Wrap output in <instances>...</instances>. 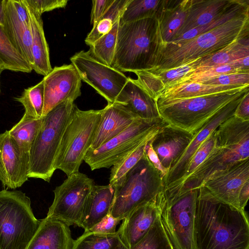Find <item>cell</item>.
<instances>
[{
	"label": "cell",
	"mask_w": 249,
	"mask_h": 249,
	"mask_svg": "<svg viewBox=\"0 0 249 249\" xmlns=\"http://www.w3.org/2000/svg\"><path fill=\"white\" fill-rule=\"evenodd\" d=\"M246 93L225 106L194 134L193 138L185 152L163 178L164 192L175 187L181 180L191 158L198 147L221 124L233 115L238 105Z\"/></svg>",
	"instance_id": "14"
},
{
	"label": "cell",
	"mask_w": 249,
	"mask_h": 249,
	"mask_svg": "<svg viewBox=\"0 0 249 249\" xmlns=\"http://www.w3.org/2000/svg\"><path fill=\"white\" fill-rule=\"evenodd\" d=\"M249 197V181H247L241 188L239 196L238 203L241 209L245 210Z\"/></svg>",
	"instance_id": "50"
},
{
	"label": "cell",
	"mask_w": 249,
	"mask_h": 249,
	"mask_svg": "<svg viewBox=\"0 0 249 249\" xmlns=\"http://www.w3.org/2000/svg\"><path fill=\"white\" fill-rule=\"evenodd\" d=\"M248 181L249 159L213 173L201 187L216 199L241 209L238 203L239 194L242 186Z\"/></svg>",
	"instance_id": "16"
},
{
	"label": "cell",
	"mask_w": 249,
	"mask_h": 249,
	"mask_svg": "<svg viewBox=\"0 0 249 249\" xmlns=\"http://www.w3.org/2000/svg\"><path fill=\"white\" fill-rule=\"evenodd\" d=\"M6 0H0V24L4 29L6 27Z\"/></svg>",
	"instance_id": "51"
},
{
	"label": "cell",
	"mask_w": 249,
	"mask_h": 249,
	"mask_svg": "<svg viewBox=\"0 0 249 249\" xmlns=\"http://www.w3.org/2000/svg\"><path fill=\"white\" fill-rule=\"evenodd\" d=\"M241 87L242 86L207 85L187 82L166 88L158 97L165 99L186 98L218 93Z\"/></svg>",
	"instance_id": "30"
},
{
	"label": "cell",
	"mask_w": 249,
	"mask_h": 249,
	"mask_svg": "<svg viewBox=\"0 0 249 249\" xmlns=\"http://www.w3.org/2000/svg\"><path fill=\"white\" fill-rule=\"evenodd\" d=\"M89 150H95L126 129L139 118L122 104H107L104 108Z\"/></svg>",
	"instance_id": "21"
},
{
	"label": "cell",
	"mask_w": 249,
	"mask_h": 249,
	"mask_svg": "<svg viewBox=\"0 0 249 249\" xmlns=\"http://www.w3.org/2000/svg\"><path fill=\"white\" fill-rule=\"evenodd\" d=\"M235 72H246L240 71L230 64L197 68L194 71L181 78L173 85L187 82L200 83L204 80L217 75Z\"/></svg>",
	"instance_id": "41"
},
{
	"label": "cell",
	"mask_w": 249,
	"mask_h": 249,
	"mask_svg": "<svg viewBox=\"0 0 249 249\" xmlns=\"http://www.w3.org/2000/svg\"><path fill=\"white\" fill-rule=\"evenodd\" d=\"M200 58L173 68L164 70L151 69L148 70L160 79L165 89L194 71L197 68Z\"/></svg>",
	"instance_id": "42"
},
{
	"label": "cell",
	"mask_w": 249,
	"mask_h": 249,
	"mask_svg": "<svg viewBox=\"0 0 249 249\" xmlns=\"http://www.w3.org/2000/svg\"><path fill=\"white\" fill-rule=\"evenodd\" d=\"M0 58L4 70L29 73L33 69L13 45L5 29L0 24Z\"/></svg>",
	"instance_id": "31"
},
{
	"label": "cell",
	"mask_w": 249,
	"mask_h": 249,
	"mask_svg": "<svg viewBox=\"0 0 249 249\" xmlns=\"http://www.w3.org/2000/svg\"><path fill=\"white\" fill-rule=\"evenodd\" d=\"M121 221L120 219L113 217L108 213L89 231L102 234H114L116 233L117 226Z\"/></svg>",
	"instance_id": "46"
},
{
	"label": "cell",
	"mask_w": 249,
	"mask_h": 249,
	"mask_svg": "<svg viewBox=\"0 0 249 249\" xmlns=\"http://www.w3.org/2000/svg\"><path fill=\"white\" fill-rule=\"evenodd\" d=\"M244 121H249V91L242 97L233 114Z\"/></svg>",
	"instance_id": "49"
},
{
	"label": "cell",
	"mask_w": 249,
	"mask_h": 249,
	"mask_svg": "<svg viewBox=\"0 0 249 249\" xmlns=\"http://www.w3.org/2000/svg\"><path fill=\"white\" fill-rule=\"evenodd\" d=\"M3 70H4L3 64L2 63V61L1 60V59L0 58V74H1V73L2 72V71Z\"/></svg>",
	"instance_id": "52"
},
{
	"label": "cell",
	"mask_w": 249,
	"mask_h": 249,
	"mask_svg": "<svg viewBox=\"0 0 249 249\" xmlns=\"http://www.w3.org/2000/svg\"><path fill=\"white\" fill-rule=\"evenodd\" d=\"M162 0H130L120 19L124 23L148 17H156Z\"/></svg>",
	"instance_id": "38"
},
{
	"label": "cell",
	"mask_w": 249,
	"mask_h": 249,
	"mask_svg": "<svg viewBox=\"0 0 249 249\" xmlns=\"http://www.w3.org/2000/svg\"><path fill=\"white\" fill-rule=\"evenodd\" d=\"M74 100L67 99L42 118V123L29 153L28 178L50 182L64 131L71 121Z\"/></svg>",
	"instance_id": "6"
},
{
	"label": "cell",
	"mask_w": 249,
	"mask_h": 249,
	"mask_svg": "<svg viewBox=\"0 0 249 249\" xmlns=\"http://www.w3.org/2000/svg\"><path fill=\"white\" fill-rule=\"evenodd\" d=\"M247 35H249V14L191 39L160 45L151 69L164 70L181 66L215 53Z\"/></svg>",
	"instance_id": "3"
},
{
	"label": "cell",
	"mask_w": 249,
	"mask_h": 249,
	"mask_svg": "<svg viewBox=\"0 0 249 249\" xmlns=\"http://www.w3.org/2000/svg\"><path fill=\"white\" fill-rule=\"evenodd\" d=\"M190 0H162L156 18L160 44L172 41L186 17Z\"/></svg>",
	"instance_id": "25"
},
{
	"label": "cell",
	"mask_w": 249,
	"mask_h": 249,
	"mask_svg": "<svg viewBox=\"0 0 249 249\" xmlns=\"http://www.w3.org/2000/svg\"><path fill=\"white\" fill-rule=\"evenodd\" d=\"M132 249H178L166 230L160 213L146 235Z\"/></svg>",
	"instance_id": "35"
},
{
	"label": "cell",
	"mask_w": 249,
	"mask_h": 249,
	"mask_svg": "<svg viewBox=\"0 0 249 249\" xmlns=\"http://www.w3.org/2000/svg\"><path fill=\"white\" fill-rule=\"evenodd\" d=\"M199 83L220 85L243 86L249 85V72H235L217 75Z\"/></svg>",
	"instance_id": "44"
},
{
	"label": "cell",
	"mask_w": 249,
	"mask_h": 249,
	"mask_svg": "<svg viewBox=\"0 0 249 249\" xmlns=\"http://www.w3.org/2000/svg\"><path fill=\"white\" fill-rule=\"evenodd\" d=\"M194 134L167 124L151 139L153 150L168 172L185 152Z\"/></svg>",
	"instance_id": "19"
},
{
	"label": "cell",
	"mask_w": 249,
	"mask_h": 249,
	"mask_svg": "<svg viewBox=\"0 0 249 249\" xmlns=\"http://www.w3.org/2000/svg\"><path fill=\"white\" fill-rule=\"evenodd\" d=\"M29 165L21 156L9 131L0 133V181L15 189L28 180Z\"/></svg>",
	"instance_id": "20"
},
{
	"label": "cell",
	"mask_w": 249,
	"mask_h": 249,
	"mask_svg": "<svg viewBox=\"0 0 249 249\" xmlns=\"http://www.w3.org/2000/svg\"><path fill=\"white\" fill-rule=\"evenodd\" d=\"M165 202L163 189L153 199L123 220L117 232L129 249H132L146 235Z\"/></svg>",
	"instance_id": "17"
},
{
	"label": "cell",
	"mask_w": 249,
	"mask_h": 249,
	"mask_svg": "<svg viewBox=\"0 0 249 249\" xmlns=\"http://www.w3.org/2000/svg\"><path fill=\"white\" fill-rule=\"evenodd\" d=\"M249 91V85L224 91L186 98L158 97L160 118L167 124L194 134L228 103Z\"/></svg>",
	"instance_id": "5"
},
{
	"label": "cell",
	"mask_w": 249,
	"mask_h": 249,
	"mask_svg": "<svg viewBox=\"0 0 249 249\" xmlns=\"http://www.w3.org/2000/svg\"><path fill=\"white\" fill-rule=\"evenodd\" d=\"M130 0H114L108 9L101 18L85 39V43L90 46L101 36L108 33L115 23L120 20Z\"/></svg>",
	"instance_id": "34"
},
{
	"label": "cell",
	"mask_w": 249,
	"mask_h": 249,
	"mask_svg": "<svg viewBox=\"0 0 249 249\" xmlns=\"http://www.w3.org/2000/svg\"><path fill=\"white\" fill-rule=\"evenodd\" d=\"M150 140H149L146 144L144 153L149 161L160 172L163 180V178L168 173V171L161 165L156 153L152 147Z\"/></svg>",
	"instance_id": "48"
},
{
	"label": "cell",
	"mask_w": 249,
	"mask_h": 249,
	"mask_svg": "<svg viewBox=\"0 0 249 249\" xmlns=\"http://www.w3.org/2000/svg\"><path fill=\"white\" fill-rule=\"evenodd\" d=\"M41 123L42 118L35 119L24 113L19 121L8 130L21 156L28 165L30 151Z\"/></svg>",
	"instance_id": "28"
},
{
	"label": "cell",
	"mask_w": 249,
	"mask_h": 249,
	"mask_svg": "<svg viewBox=\"0 0 249 249\" xmlns=\"http://www.w3.org/2000/svg\"><path fill=\"white\" fill-rule=\"evenodd\" d=\"M196 249H249V222L236 208L198 189L194 225Z\"/></svg>",
	"instance_id": "1"
},
{
	"label": "cell",
	"mask_w": 249,
	"mask_h": 249,
	"mask_svg": "<svg viewBox=\"0 0 249 249\" xmlns=\"http://www.w3.org/2000/svg\"><path fill=\"white\" fill-rule=\"evenodd\" d=\"M114 187L110 184L94 185L85 205L80 227L89 231L109 212L113 199Z\"/></svg>",
	"instance_id": "26"
},
{
	"label": "cell",
	"mask_w": 249,
	"mask_h": 249,
	"mask_svg": "<svg viewBox=\"0 0 249 249\" xmlns=\"http://www.w3.org/2000/svg\"><path fill=\"white\" fill-rule=\"evenodd\" d=\"M103 109L82 110L74 105L71 121L67 125L54 162L69 176L79 172V167L89 150Z\"/></svg>",
	"instance_id": "9"
},
{
	"label": "cell",
	"mask_w": 249,
	"mask_h": 249,
	"mask_svg": "<svg viewBox=\"0 0 249 249\" xmlns=\"http://www.w3.org/2000/svg\"><path fill=\"white\" fill-rule=\"evenodd\" d=\"M115 102L123 104L140 119L161 118L156 100L151 97L135 79L128 78Z\"/></svg>",
	"instance_id": "24"
},
{
	"label": "cell",
	"mask_w": 249,
	"mask_h": 249,
	"mask_svg": "<svg viewBox=\"0 0 249 249\" xmlns=\"http://www.w3.org/2000/svg\"><path fill=\"white\" fill-rule=\"evenodd\" d=\"M246 14H249V0H236L228 11L216 19L206 25L190 30L171 42H178L191 39Z\"/></svg>",
	"instance_id": "33"
},
{
	"label": "cell",
	"mask_w": 249,
	"mask_h": 249,
	"mask_svg": "<svg viewBox=\"0 0 249 249\" xmlns=\"http://www.w3.org/2000/svg\"><path fill=\"white\" fill-rule=\"evenodd\" d=\"M32 32V53L34 60L33 70L37 73L44 75L48 74L52 70L49 49L45 36L41 15L32 9L26 3Z\"/></svg>",
	"instance_id": "27"
},
{
	"label": "cell",
	"mask_w": 249,
	"mask_h": 249,
	"mask_svg": "<svg viewBox=\"0 0 249 249\" xmlns=\"http://www.w3.org/2000/svg\"><path fill=\"white\" fill-rule=\"evenodd\" d=\"M119 22L120 20L108 33L89 46L88 51L94 58L109 66L112 65L115 53Z\"/></svg>",
	"instance_id": "36"
},
{
	"label": "cell",
	"mask_w": 249,
	"mask_h": 249,
	"mask_svg": "<svg viewBox=\"0 0 249 249\" xmlns=\"http://www.w3.org/2000/svg\"><path fill=\"white\" fill-rule=\"evenodd\" d=\"M148 141L141 144L135 150L112 166L110 171L109 184L113 187L120 185L126 174L137 164L144 155L145 147Z\"/></svg>",
	"instance_id": "40"
},
{
	"label": "cell",
	"mask_w": 249,
	"mask_h": 249,
	"mask_svg": "<svg viewBox=\"0 0 249 249\" xmlns=\"http://www.w3.org/2000/svg\"><path fill=\"white\" fill-rule=\"evenodd\" d=\"M160 44L156 17L119 22L111 66L122 72L150 69Z\"/></svg>",
	"instance_id": "4"
},
{
	"label": "cell",
	"mask_w": 249,
	"mask_h": 249,
	"mask_svg": "<svg viewBox=\"0 0 249 249\" xmlns=\"http://www.w3.org/2000/svg\"><path fill=\"white\" fill-rule=\"evenodd\" d=\"M215 132L216 143L213 151L168 201L198 189L213 173L249 159V121L233 115L221 124Z\"/></svg>",
	"instance_id": "2"
},
{
	"label": "cell",
	"mask_w": 249,
	"mask_h": 249,
	"mask_svg": "<svg viewBox=\"0 0 249 249\" xmlns=\"http://www.w3.org/2000/svg\"><path fill=\"white\" fill-rule=\"evenodd\" d=\"M247 56H249V35L238 38L215 53L201 57L197 68L229 64Z\"/></svg>",
	"instance_id": "29"
},
{
	"label": "cell",
	"mask_w": 249,
	"mask_h": 249,
	"mask_svg": "<svg viewBox=\"0 0 249 249\" xmlns=\"http://www.w3.org/2000/svg\"><path fill=\"white\" fill-rule=\"evenodd\" d=\"M5 11V29L17 50L33 68L31 28L23 0H6Z\"/></svg>",
	"instance_id": "18"
},
{
	"label": "cell",
	"mask_w": 249,
	"mask_h": 249,
	"mask_svg": "<svg viewBox=\"0 0 249 249\" xmlns=\"http://www.w3.org/2000/svg\"><path fill=\"white\" fill-rule=\"evenodd\" d=\"M40 221L35 216L30 198L24 193L0 191V249H26Z\"/></svg>",
	"instance_id": "8"
},
{
	"label": "cell",
	"mask_w": 249,
	"mask_h": 249,
	"mask_svg": "<svg viewBox=\"0 0 249 249\" xmlns=\"http://www.w3.org/2000/svg\"><path fill=\"white\" fill-rule=\"evenodd\" d=\"M74 241L69 226L46 217L26 249H73Z\"/></svg>",
	"instance_id": "22"
},
{
	"label": "cell",
	"mask_w": 249,
	"mask_h": 249,
	"mask_svg": "<svg viewBox=\"0 0 249 249\" xmlns=\"http://www.w3.org/2000/svg\"><path fill=\"white\" fill-rule=\"evenodd\" d=\"M163 189L162 178L160 172L144 153L120 185L114 187V196L109 213L123 220L153 199Z\"/></svg>",
	"instance_id": "7"
},
{
	"label": "cell",
	"mask_w": 249,
	"mask_h": 249,
	"mask_svg": "<svg viewBox=\"0 0 249 249\" xmlns=\"http://www.w3.org/2000/svg\"><path fill=\"white\" fill-rule=\"evenodd\" d=\"M94 185L92 179L80 172L68 176L53 191L54 199L46 217L61 221L69 227H80L82 213Z\"/></svg>",
	"instance_id": "11"
},
{
	"label": "cell",
	"mask_w": 249,
	"mask_h": 249,
	"mask_svg": "<svg viewBox=\"0 0 249 249\" xmlns=\"http://www.w3.org/2000/svg\"><path fill=\"white\" fill-rule=\"evenodd\" d=\"M215 131L207 137L193 155L181 180L175 187L164 192L166 200L169 199L174 196L183 181L195 171L213 151L216 143Z\"/></svg>",
	"instance_id": "39"
},
{
	"label": "cell",
	"mask_w": 249,
	"mask_h": 249,
	"mask_svg": "<svg viewBox=\"0 0 249 249\" xmlns=\"http://www.w3.org/2000/svg\"><path fill=\"white\" fill-rule=\"evenodd\" d=\"M167 124L161 118L136 119L123 132L95 150H89L84 160L92 171L109 168L151 140Z\"/></svg>",
	"instance_id": "10"
},
{
	"label": "cell",
	"mask_w": 249,
	"mask_h": 249,
	"mask_svg": "<svg viewBox=\"0 0 249 249\" xmlns=\"http://www.w3.org/2000/svg\"><path fill=\"white\" fill-rule=\"evenodd\" d=\"M81 81L91 86L108 104L115 102L128 77L115 68L94 58L81 51L70 58Z\"/></svg>",
	"instance_id": "13"
},
{
	"label": "cell",
	"mask_w": 249,
	"mask_h": 249,
	"mask_svg": "<svg viewBox=\"0 0 249 249\" xmlns=\"http://www.w3.org/2000/svg\"></svg>",
	"instance_id": "53"
},
{
	"label": "cell",
	"mask_w": 249,
	"mask_h": 249,
	"mask_svg": "<svg viewBox=\"0 0 249 249\" xmlns=\"http://www.w3.org/2000/svg\"><path fill=\"white\" fill-rule=\"evenodd\" d=\"M114 0H94L92 1L90 23L94 26L112 4Z\"/></svg>",
	"instance_id": "47"
},
{
	"label": "cell",
	"mask_w": 249,
	"mask_h": 249,
	"mask_svg": "<svg viewBox=\"0 0 249 249\" xmlns=\"http://www.w3.org/2000/svg\"><path fill=\"white\" fill-rule=\"evenodd\" d=\"M236 1V0H190L184 22L175 38L190 30L203 26L216 19L228 11Z\"/></svg>",
	"instance_id": "23"
},
{
	"label": "cell",
	"mask_w": 249,
	"mask_h": 249,
	"mask_svg": "<svg viewBox=\"0 0 249 249\" xmlns=\"http://www.w3.org/2000/svg\"><path fill=\"white\" fill-rule=\"evenodd\" d=\"M137 76V82L152 98L157 100L165 89L160 79L149 70L134 72Z\"/></svg>",
	"instance_id": "43"
},
{
	"label": "cell",
	"mask_w": 249,
	"mask_h": 249,
	"mask_svg": "<svg viewBox=\"0 0 249 249\" xmlns=\"http://www.w3.org/2000/svg\"><path fill=\"white\" fill-rule=\"evenodd\" d=\"M44 107L42 117L67 99L76 100L81 95V80L71 64L55 67L43 79Z\"/></svg>",
	"instance_id": "15"
},
{
	"label": "cell",
	"mask_w": 249,
	"mask_h": 249,
	"mask_svg": "<svg viewBox=\"0 0 249 249\" xmlns=\"http://www.w3.org/2000/svg\"><path fill=\"white\" fill-rule=\"evenodd\" d=\"M44 94L42 80L35 86L25 89L21 96L15 98V100L23 106L24 114L32 118L40 119L42 118Z\"/></svg>",
	"instance_id": "37"
},
{
	"label": "cell",
	"mask_w": 249,
	"mask_h": 249,
	"mask_svg": "<svg viewBox=\"0 0 249 249\" xmlns=\"http://www.w3.org/2000/svg\"><path fill=\"white\" fill-rule=\"evenodd\" d=\"M28 5L34 11L41 15L45 12L65 7L67 0H25Z\"/></svg>",
	"instance_id": "45"
},
{
	"label": "cell",
	"mask_w": 249,
	"mask_h": 249,
	"mask_svg": "<svg viewBox=\"0 0 249 249\" xmlns=\"http://www.w3.org/2000/svg\"><path fill=\"white\" fill-rule=\"evenodd\" d=\"M73 249H129L123 243L118 232L102 234L84 231L74 240Z\"/></svg>",
	"instance_id": "32"
},
{
	"label": "cell",
	"mask_w": 249,
	"mask_h": 249,
	"mask_svg": "<svg viewBox=\"0 0 249 249\" xmlns=\"http://www.w3.org/2000/svg\"><path fill=\"white\" fill-rule=\"evenodd\" d=\"M198 189L166 201L160 212L162 223L178 249H196L195 211Z\"/></svg>",
	"instance_id": "12"
}]
</instances>
